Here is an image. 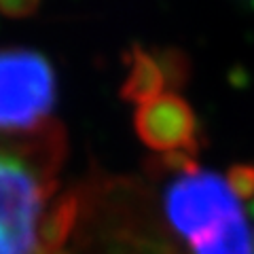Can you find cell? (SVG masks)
Returning <instances> with one entry per match:
<instances>
[{
	"label": "cell",
	"mask_w": 254,
	"mask_h": 254,
	"mask_svg": "<svg viewBox=\"0 0 254 254\" xmlns=\"http://www.w3.org/2000/svg\"><path fill=\"white\" fill-rule=\"evenodd\" d=\"M127 62H129V74L123 81L121 91H119L125 102L142 106L163 95L168 81H165V74L159 66L155 53H148L142 47H133L127 53Z\"/></svg>",
	"instance_id": "5"
},
{
	"label": "cell",
	"mask_w": 254,
	"mask_h": 254,
	"mask_svg": "<svg viewBox=\"0 0 254 254\" xmlns=\"http://www.w3.org/2000/svg\"><path fill=\"white\" fill-rule=\"evenodd\" d=\"M78 218V199L76 195H64L51 210H47L41 225V252L43 254H62L64 244L68 242L70 231Z\"/></svg>",
	"instance_id": "6"
},
{
	"label": "cell",
	"mask_w": 254,
	"mask_h": 254,
	"mask_svg": "<svg viewBox=\"0 0 254 254\" xmlns=\"http://www.w3.org/2000/svg\"><path fill=\"white\" fill-rule=\"evenodd\" d=\"M38 6L41 0H0V15L9 19H26L38 11Z\"/></svg>",
	"instance_id": "10"
},
{
	"label": "cell",
	"mask_w": 254,
	"mask_h": 254,
	"mask_svg": "<svg viewBox=\"0 0 254 254\" xmlns=\"http://www.w3.org/2000/svg\"><path fill=\"white\" fill-rule=\"evenodd\" d=\"M64 150L62 127L49 121L34 131H0V254H43L41 225Z\"/></svg>",
	"instance_id": "1"
},
{
	"label": "cell",
	"mask_w": 254,
	"mask_h": 254,
	"mask_svg": "<svg viewBox=\"0 0 254 254\" xmlns=\"http://www.w3.org/2000/svg\"><path fill=\"white\" fill-rule=\"evenodd\" d=\"M189 250L190 254H254V244L246 216L240 214L231 218L216 233L201 242L190 244Z\"/></svg>",
	"instance_id": "7"
},
{
	"label": "cell",
	"mask_w": 254,
	"mask_h": 254,
	"mask_svg": "<svg viewBox=\"0 0 254 254\" xmlns=\"http://www.w3.org/2000/svg\"><path fill=\"white\" fill-rule=\"evenodd\" d=\"M55 106V72L45 55L0 49V131H34Z\"/></svg>",
	"instance_id": "2"
},
{
	"label": "cell",
	"mask_w": 254,
	"mask_h": 254,
	"mask_svg": "<svg viewBox=\"0 0 254 254\" xmlns=\"http://www.w3.org/2000/svg\"><path fill=\"white\" fill-rule=\"evenodd\" d=\"M155 58L161 66L163 74H165V81L172 89H180L185 87L187 83V76H189V66H187V58L182 55L180 51H174V49H168V51H153Z\"/></svg>",
	"instance_id": "8"
},
{
	"label": "cell",
	"mask_w": 254,
	"mask_h": 254,
	"mask_svg": "<svg viewBox=\"0 0 254 254\" xmlns=\"http://www.w3.org/2000/svg\"><path fill=\"white\" fill-rule=\"evenodd\" d=\"M163 212L172 231L189 246L210 237L225 222L244 214L240 197L227 185V178L199 168L182 172L168 187Z\"/></svg>",
	"instance_id": "3"
},
{
	"label": "cell",
	"mask_w": 254,
	"mask_h": 254,
	"mask_svg": "<svg viewBox=\"0 0 254 254\" xmlns=\"http://www.w3.org/2000/svg\"><path fill=\"white\" fill-rule=\"evenodd\" d=\"M227 185L240 197V201H248L254 197V165L237 163L227 172Z\"/></svg>",
	"instance_id": "9"
},
{
	"label": "cell",
	"mask_w": 254,
	"mask_h": 254,
	"mask_svg": "<svg viewBox=\"0 0 254 254\" xmlns=\"http://www.w3.org/2000/svg\"><path fill=\"white\" fill-rule=\"evenodd\" d=\"M138 138L161 155L199 150V123L190 104L178 93H163L157 100L146 102L136 110L133 117Z\"/></svg>",
	"instance_id": "4"
}]
</instances>
